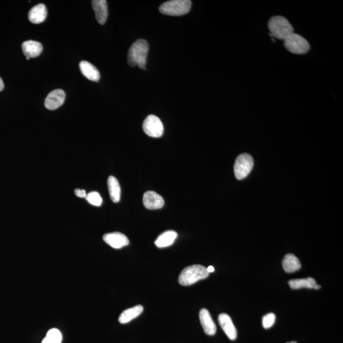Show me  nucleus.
<instances>
[{
    "label": "nucleus",
    "mask_w": 343,
    "mask_h": 343,
    "mask_svg": "<svg viewBox=\"0 0 343 343\" xmlns=\"http://www.w3.org/2000/svg\"><path fill=\"white\" fill-rule=\"evenodd\" d=\"M149 51V44L145 39H139L134 42L128 51L127 61L130 66H137L144 70Z\"/></svg>",
    "instance_id": "obj_1"
},
{
    "label": "nucleus",
    "mask_w": 343,
    "mask_h": 343,
    "mask_svg": "<svg viewBox=\"0 0 343 343\" xmlns=\"http://www.w3.org/2000/svg\"><path fill=\"white\" fill-rule=\"evenodd\" d=\"M209 273L207 268L200 265H194L185 268L179 276V283L181 285L189 286L200 280L206 279Z\"/></svg>",
    "instance_id": "obj_2"
},
{
    "label": "nucleus",
    "mask_w": 343,
    "mask_h": 343,
    "mask_svg": "<svg viewBox=\"0 0 343 343\" xmlns=\"http://www.w3.org/2000/svg\"><path fill=\"white\" fill-rule=\"evenodd\" d=\"M270 36L278 39H284L293 33V29L289 21L284 17H271L268 24Z\"/></svg>",
    "instance_id": "obj_3"
},
{
    "label": "nucleus",
    "mask_w": 343,
    "mask_h": 343,
    "mask_svg": "<svg viewBox=\"0 0 343 343\" xmlns=\"http://www.w3.org/2000/svg\"><path fill=\"white\" fill-rule=\"evenodd\" d=\"M191 5L189 0H171L162 4L159 11L167 16H181L188 13Z\"/></svg>",
    "instance_id": "obj_4"
},
{
    "label": "nucleus",
    "mask_w": 343,
    "mask_h": 343,
    "mask_svg": "<svg viewBox=\"0 0 343 343\" xmlns=\"http://www.w3.org/2000/svg\"><path fill=\"white\" fill-rule=\"evenodd\" d=\"M283 41L285 48L291 53L305 54L310 50L309 43L300 34L295 33L290 34Z\"/></svg>",
    "instance_id": "obj_5"
},
{
    "label": "nucleus",
    "mask_w": 343,
    "mask_h": 343,
    "mask_svg": "<svg viewBox=\"0 0 343 343\" xmlns=\"http://www.w3.org/2000/svg\"><path fill=\"white\" fill-rule=\"evenodd\" d=\"M254 166L253 158L250 155L243 154L237 157L234 165V172L236 178L243 179L248 176Z\"/></svg>",
    "instance_id": "obj_6"
},
{
    "label": "nucleus",
    "mask_w": 343,
    "mask_h": 343,
    "mask_svg": "<svg viewBox=\"0 0 343 343\" xmlns=\"http://www.w3.org/2000/svg\"><path fill=\"white\" fill-rule=\"evenodd\" d=\"M143 130L145 134L152 137H160L164 134V125L157 116L150 115L143 122Z\"/></svg>",
    "instance_id": "obj_7"
},
{
    "label": "nucleus",
    "mask_w": 343,
    "mask_h": 343,
    "mask_svg": "<svg viewBox=\"0 0 343 343\" xmlns=\"http://www.w3.org/2000/svg\"><path fill=\"white\" fill-rule=\"evenodd\" d=\"M65 92L61 89H56L48 93L45 101V106L49 110H55L61 107L65 101Z\"/></svg>",
    "instance_id": "obj_8"
},
{
    "label": "nucleus",
    "mask_w": 343,
    "mask_h": 343,
    "mask_svg": "<svg viewBox=\"0 0 343 343\" xmlns=\"http://www.w3.org/2000/svg\"><path fill=\"white\" fill-rule=\"evenodd\" d=\"M103 240L108 245L114 249H121L129 244V240L127 236L119 232H113L105 234Z\"/></svg>",
    "instance_id": "obj_9"
},
{
    "label": "nucleus",
    "mask_w": 343,
    "mask_h": 343,
    "mask_svg": "<svg viewBox=\"0 0 343 343\" xmlns=\"http://www.w3.org/2000/svg\"><path fill=\"white\" fill-rule=\"evenodd\" d=\"M164 200L156 192L149 191L145 192L143 196V204L145 208L149 210H156L162 208L164 206Z\"/></svg>",
    "instance_id": "obj_10"
},
{
    "label": "nucleus",
    "mask_w": 343,
    "mask_h": 343,
    "mask_svg": "<svg viewBox=\"0 0 343 343\" xmlns=\"http://www.w3.org/2000/svg\"><path fill=\"white\" fill-rule=\"evenodd\" d=\"M219 325L229 339L235 340L237 337V330L230 317L226 313H222L218 317Z\"/></svg>",
    "instance_id": "obj_11"
},
{
    "label": "nucleus",
    "mask_w": 343,
    "mask_h": 343,
    "mask_svg": "<svg viewBox=\"0 0 343 343\" xmlns=\"http://www.w3.org/2000/svg\"><path fill=\"white\" fill-rule=\"evenodd\" d=\"M22 50L27 60H29L31 58H35L40 55L43 51V46L39 42L29 40L22 44Z\"/></svg>",
    "instance_id": "obj_12"
},
{
    "label": "nucleus",
    "mask_w": 343,
    "mask_h": 343,
    "mask_svg": "<svg viewBox=\"0 0 343 343\" xmlns=\"http://www.w3.org/2000/svg\"><path fill=\"white\" fill-rule=\"evenodd\" d=\"M200 320L205 333L209 335L216 334L217 327L208 310L202 309L199 313Z\"/></svg>",
    "instance_id": "obj_13"
},
{
    "label": "nucleus",
    "mask_w": 343,
    "mask_h": 343,
    "mask_svg": "<svg viewBox=\"0 0 343 343\" xmlns=\"http://www.w3.org/2000/svg\"><path fill=\"white\" fill-rule=\"evenodd\" d=\"M92 8L95 12V16L98 23L103 25L108 16V5L106 0H93Z\"/></svg>",
    "instance_id": "obj_14"
},
{
    "label": "nucleus",
    "mask_w": 343,
    "mask_h": 343,
    "mask_svg": "<svg viewBox=\"0 0 343 343\" xmlns=\"http://www.w3.org/2000/svg\"><path fill=\"white\" fill-rule=\"evenodd\" d=\"M47 16V9L44 4H38L30 10L28 19L31 23L40 24L45 21Z\"/></svg>",
    "instance_id": "obj_15"
},
{
    "label": "nucleus",
    "mask_w": 343,
    "mask_h": 343,
    "mask_svg": "<svg viewBox=\"0 0 343 343\" xmlns=\"http://www.w3.org/2000/svg\"><path fill=\"white\" fill-rule=\"evenodd\" d=\"M79 66H80L81 73L88 80L93 81L100 80L101 77L100 71L92 64L87 61H83L80 62Z\"/></svg>",
    "instance_id": "obj_16"
},
{
    "label": "nucleus",
    "mask_w": 343,
    "mask_h": 343,
    "mask_svg": "<svg viewBox=\"0 0 343 343\" xmlns=\"http://www.w3.org/2000/svg\"><path fill=\"white\" fill-rule=\"evenodd\" d=\"M283 270L286 273H291L300 270L302 265L299 259L292 254H288L282 261Z\"/></svg>",
    "instance_id": "obj_17"
},
{
    "label": "nucleus",
    "mask_w": 343,
    "mask_h": 343,
    "mask_svg": "<svg viewBox=\"0 0 343 343\" xmlns=\"http://www.w3.org/2000/svg\"><path fill=\"white\" fill-rule=\"evenodd\" d=\"M143 310H144V308L141 305H137L134 307L128 308L121 313L118 320L121 324H127L134 318L139 317L143 312Z\"/></svg>",
    "instance_id": "obj_18"
},
{
    "label": "nucleus",
    "mask_w": 343,
    "mask_h": 343,
    "mask_svg": "<svg viewBox=\"0 0 343 343\" xmlns=\"http://www.w3.org/2000/svg\"><path fill=\"white\" fill-rule=\"evenodd\" d=\"M108 187L111 199L114 203H118L121 197V187L118 179L113 176L108 177Z\"/></svg>",
    "instance_id": "obj_19"
},
{
    "label": "nucleus",
    "mask_w": 343,
    "mask_h": 343,
    "mask_svg": "<svg viewBox=\"0 0 343 343\" xmlns=\"http://www.w3.org/2000/svg\"><path fill=\"white\" fill-rule=\"evenodd\" d=\"M177 236L174 231H167L163 233L155 241V245L159 248H167L174 243Z\"/></svg>",
    "instance_id": "obj_20"
},
{
    "label": "nucleus",
    "mask_w": 343,
    "mask_h": 343,
    "mask_svg": "<svg viewBox=\"0 0 343 343\" xmlns=\"http://www.w3.org/2000/svg\"><path fill=\"white\" fill-rule=\"evenodd\" d=\"M317 282L313 278H302V279L291 280L288 285L292 289H300L302 288H313Z\"/></svg>",
    "instance_id": "obj_21"
},
{
    "label": "nucleus",
    "mask_w": 343,
    "mask_h": 343,
    "mask_svg": "<svg viewBox=\"0 0 343 343\" xmlns=\"http://www.w3.org/2000/svg\"><path fill=\"white\" fill-rule=\"evenodd\" d=\"M63 339L60 330L52 329L48 330L46 337L42 340V343H61Z\"/></svg>",
    "instance_id": "obj_22"
},
{
    "label": "nucleus",
    "mask_w": 343,
    "mask_h": 343,
    "mask_svg": "<svg viewBox=\"0 0 343 343\" xmlns=\"http://www.w3.org/2000/svg\"><path fill=\"white\" fill-rule=\"evenodd\" d=\"M86 200L88 203L94 206H101L103 203V199L101 198L99 192L96 191H92L89 192L87 196L85 197Z\"/></svg>",
    "instance_id": "obj_23"
},
{
    "label": "nucleus",
    "mask_w": 343,
    "mask_h": 343,
    "mask_svg": "<svg viewBox=\"0 0 343 343\" xmlns=\"http://www.w3.org/2000/svg\"><path fill=\"white\" fill-rule=\"evenodd\" d=\"M276 316L274 313H270L263 317V326L265 329H269L275 324Z\"/></svg>",
    "instance_id": "obj_24"
},
{
    "label": "nucleus",
    "mask_w": 343,
    "mask_h": 343,
    "mask_svg": "<svg viewBox=\"0 0 343 343\" xmlns=\"http://www.w3.org/2000/svg\"><path fill=\"white\" fill-rule=\"evenodd\" d=\"M75 193L76 196L80 197V198H85V197L87 196L85 190L84 189H76Z\"/></svg>",
    "instance_id": "obj_25"
},
{
    "label": "nucleus",
    "mask_w": 343,
    "mask_h": 343,
    "mask_svg": "<svg viewBox=\"0 0 343 343\" xmlns=\"http://www.w3.org/2000/svg\"><path fill=\"white\" fill-rule=\"evenodd\" d=\"M4 89V83L1 77H0V92Z\"/></svg>",
    "instance_id": "obj_26"
},
{
    "label": "nucleus",
    "mask_w": 343,
    "mask_h": 343,
    "mask_svg": "<svg viewBox=\"0 0 343 343\" xmlns=\"http://www.w3.org/2000/svg\"><path fill=\"white\" fill-rule=\"evenodd\" d=\"M207 270L209 273L214 272V270H214V268L212 266H209V267L207 268Z\"/></svg>",
    "instance_id": "obj_27"
},
{
    "label": "nucleus",
    "mask_w": 343,
    "mask_h": 343,
    "mask_svg": "<svg viewBox=\"0 0 343 343\" xmlns=\"http://www.w3.org/2000/svg\"><path fill=\"white\" fill-rule=\"evenodd\" d=\"M321 288V286H320V285H318V284H316V285H315L314 288H314V289H316V290H318V289H319V288Z\"/></svg>",
    "instance_id": "obj_28"
},
{
    "label": "nucleus",
    "mask_w": 343,
    "mask_h": 343,
    "mask_svg": "<svg viewBox=\"0 0 343 343\" xmlns=\"http://www.w3.org/2000/svg\"><path fill=\"white\" fill-rule=\"evenodd\" d=\"M287 343H297V342H296V341H292V342H287Z\"/></svg>",
    "instance_id": "obj_29"
}]
</instances>
